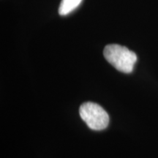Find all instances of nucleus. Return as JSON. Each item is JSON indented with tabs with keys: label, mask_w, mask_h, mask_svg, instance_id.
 I'll return each mask as SVG.
<instances>
[{
	"label": "nucleus",
	"mask_w": 158,
	"mask_h": 158,
	"mask_svg": "<svg viewBox=\"0 0 158 158\" xmlns=\"http://www.w3.org/2000/svg\"><path fill=\"white\" fill-rule=\"evenodd\" d=\"M103 55L112 66L124 73L133 72L134 65L137 62V56L133 51L117 44L106 45L104 48Z\"/></svg>",
	"instance_id": "1"
},
{
	"label": "nucleus",
	"mask_w": 158,
	"mask_h": 158,
	"mask_svg": "<svg viewBox=\"0 0 158 158\" xmlns=\"http://www.w3.org/2000/svg\"><path fill=\"white\" fill-rule=\"evenodd\" d=\"M82 0H62L59 8L60 15H67L75 10L81 3Z\"/></svg>",
	"instance_id": "3"
},
{
	"label": "nucleus",
	"mask_w": 158,
	"mask_h": 158,
	"mask_svg": "<svg viewBox=\"0 0 158 158\" xmlns=\"http://www.w3.org/2000/svg\"><path fill=\"white\" fill-rule=\"evenodd\" d=\"M79 114L92 130H104L109 123V116L107 112L100 105L94 102H86L83 103L79 108Z\"/></svg>",
	"instance_id": "2"
}]
</instances>
